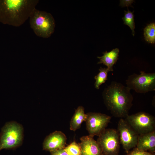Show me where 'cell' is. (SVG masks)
Segmentation results:
<instances>
[{"mask_svg": "<svg viewBox=\"0 0 155 155\" xmlns=\"http://www.w3.org/2000/svg\"><path fill=\"white\" fill-rule=\"evenodd\" d=\"M131 90L120 83L113 81L102 93L104 103L115 117L125 118L133 105Z\"/></svg>", "mask_w": 155, "mask_h": 155, "instance_id": "obj_1", "label": "cell"}, {"mask_svg": "<svg viewBox=\"0 0 155 155\" xmlns=\"http://www.w3.org/2000/svg\"><path fill=\"white\" fill-rule=\"evenodd\" d=\"M38 0H0V22L5 24L19 27L30 15Z\"/></svg>", "mask_w": 155, "mask_h": 155, "instance_id": "obj_2", "label": "cell"}, {"mask_svg": "<svg viewBox=\"0 0 155 155\" xmlns=\"http://www.w3.org/2000/svg\"><path fill=\"white\" fill-rule=\"evenodd\" d=\"M29 18L30 27L37 36L48 38L54 32L55 21L50 13L35 8Z\"/></svg>", "mask_w": 155, "mask_h": 155, "instance_id": "obj_3", "label": "cell"}, {"mask_svg": "<svg viewBox=\"0 0 155 155\" xmlns=\"http://www.w3.org/2000/svg\"><path fill=\"white\" fill-rule=\"evenodd\" d=\"M23 133V128L20 124L13 121L7 123L0 134V151L20 146L22 142Z\"/></svg>", "mask_w": 155, "mask_h": 155, "instance_id": "obj_4", "label": "cell"}, {"mask_svg": "<svg viewBox=\"0 0 155 155\" xmlns=\"http://www.w3.org/2000/svg\"><path fill=\"white\" fill-rule=\"evenodd\" d=\"M126 86L137 93H146L155 90V73L142 71L140 74L134 73L126 80Z\"/></svg>", "mask_w": 155, "mask_h": 155, "instance_id": "obj_5", "label": "cell"}, {"mask_svg": "<svg viewBox=\"0 0 155 155\" xmlns=\"http://www.w3.org/2000/svg\"><path fill=\"white\" fill-rule=\"evenodd\" d=\"M125 119L139 135L155 130V117L145 112L128 115Z\"/></svg>", "mask_w": 155, "mask_h": 155, "instance_id": "obj_6", "label": "cell"}, {"mask_svg": "<svg viewBox=\"0 0 155 155\" xmlns=\"http://www.w3.org/2000/svg\"><path fill=\"white\" fill-rule=\"evenodd\" d=\"M96 141L103 155H119L120 142L117 130L106 129Z\"/></svg>", "mask_w": 155, "mask_h": 155, "instance_id": "obj_7", "label": "cell"}, {"mask_svg": "<svg viewBox=\"0 0 155 155\" xmlns=\"http://www.w3.org/2000/svg\"><path fill=\"white\" fill-rule=\"evenodd\" d=\"M117 130L120 144L127 153L136 147L139 134L123 118L119 121Z\"/></svg>", "mask_w": 155, "mask_h": 155, "instance_id": "obj_8", "label": "cell"}, {"mask_svg": "<svg viewBox=\"0 0 155 155\" xmlns=\"http://www.w3.org/2000/svg\"><path fill=\"white\" fill-rule=\"evenodd\" d=\"M86 129L89 135L99 136L106 129L111 117L99 113L90 112L86 114Z\"/></svg>", "mask_w": 155, "mask_h": 155, "instance_id": "obj_9", "label": "cell"}, {"mask_svg": "<svg viewBox=\"0 0 155 155\" xmlns=\"http://www.w3.org/2000/svg\"><path fill=\"white\" fill-rule=\"evenodd\" d=\"M67 139L65 135L63 132L55 131L46 137L43 143V149L50 152L64 148Z\"/></svg>", "mask_w": 155, "mask_h": 155, "instance_id": "obj_10", "label": "cell"}, {"mask_svg": "<svg viewBox=\"0 0 155 155\" xmlns=\"http://www.w3.org/2000/svg\"><path fill=\"white\" fill-rule=\"evenodd\" d=\"M93 137L89 135L80 138L79 143L81 150V155H103L102 150Z\"/></svg>", "mask_w": 155, "mask_h": 155, "instance_id": "obj_11", "label": "cell"}, {"mask_svg": "<svg viewBox=\"0 0 155 155\" xmlns=\"http://www.w3.org/2000/svg\"><path fill=\"white\" fill-rule=\"evenodd\" d=\"M136 147L142 151L154 153L155 152V130L139 135Z\"/></svg>", "mask_w": 155, "mask_h": 155, "instance_id": "obj_12", "label": "cell"}, {"mask_svg": "<svg viewBox=\"0 0 155 155\" xmlns=\"http://www.w3.org/2000/svg\"><path fill=\"white\" fill-rule=\"evenodd\" d=\"M119 52V49L117 48L108 52L106 51L103 53V55L97 57L100 60L98 63H102L106 65L109 72L113 71V66L118 59Z\"/></svg>", "mask_w": 155, "mask_h": 155, "instance_id": "obj_13", "label": "cell"}, {"mask_svg": "<svg viewBox=\"0 0 155 155\" xmlns=\"http://www.w3.org/2000/svg\"><path fill=\"white\" fill-rule=\"evenodd\" d=\"M87 116L86 114L85 113L84 108L82 106H79L75 110L71 119L70 129L75 131L80 128L82 123L86 121Z\"/></svg>", "mask_w": 155, "mask_h": 155, "instance_id": "obj_14", "label": "cell"}, {"mask_svg": "<svg viewBox=\"0 0 155 155\" xmlns=\"http://www.w3.org/2000/svg\"><path fill=\"white\" fill-rule=\"evenodd\" d=\"M99 70V73L94 77L96 80L94 86L97 89H99L100 86L107 80L108 73L109 72L107 68L100 67Z\"/></svg>", "mask_w": 155, "mask_h": 155, "instance_id": "obj_15", "label": "cell"}, {"mask_svg": "<svg viewBox=\"0 0 155 155\" xmlns=\"http://www.w3.org/2000/svg\"><path fill=\"white\" fill-rule=\"evenodd\" d=\"M144 35L145 40L149 43L155 42V24L154 23L148 25L144 29Z\"/></svg>", "mask_w": 155, "mask_h": 155, "instance_id": "obj_16", "label": "cell"}, {"mask_svg": "<svg viewBox=\"0 0 155 155\" xmlns=\"http://www.w3.org/2000/svg\"><path fill=\"white\" fill-rule=\"evenodd\" d=\"M124 16L122 18L124 24L128 26L132 30V34L134 36L135 24L134 21V16L133 13L134 11L132 12L128 9L127 11H124Z\"/></svg>", "mask_w": 155, "mask_h": 155, "instance_id": "obj_17", "label": "cell"}, {"mask_svg": "<svg viewBox=\"0 0 155 155\" xmlns=\"http://www.w3.org/2000/svg\"><path fill=\"white\" fill-rule=\"evenodd\" d=\"M68 155H81V150L80 145L73 141L64 148Z\"/></svg>", "mask_w": 155, "mask_h": 155, "instance_id": "obj_18", "label": "cell"}, {"mask_svg": "<svg viewBox=\"0 0 155 155\" xmlns=\"http://www.w3.org/2000/svg\"><path fill=\"white\" fill-rule=\"evenodd\" d=\"M125 155H155V154L154 153H153L139 150L135 147Z\"/></svg>", "mask_w": 155, "mask_h": 155, "instance_id": "obj_19", "label": "cell"}, {"mask_svg": "<svg viewBox=\"0 0 155 155\" xmlns=\"http://www.w3.org/2000/svg\"><path fill=\"white\" fill-rule=\"evenodd\" d=\"M50 153L51 155H68L64 148L50 152Z\"/></svg>", "mask_w": 155, "mask_h": 155, "instance_id": "obj_20", "label": "cell"}, {"mask_svg": "<svg viewBox=\"0 0 155 155\" xmlns=\"http://www.w3.org/2000/svg\"><path fill=\"white\" fill-rule=\"evenodd\" d=\"M120 1V4L121 5H123L124 6V5H126L125 6L131 5V3L133 2V0H122Z\"/></svg>", "mask_w": 155, "mask_h": 155, "instance_id": "obj_21", "label": "cell"}]
</instances>
